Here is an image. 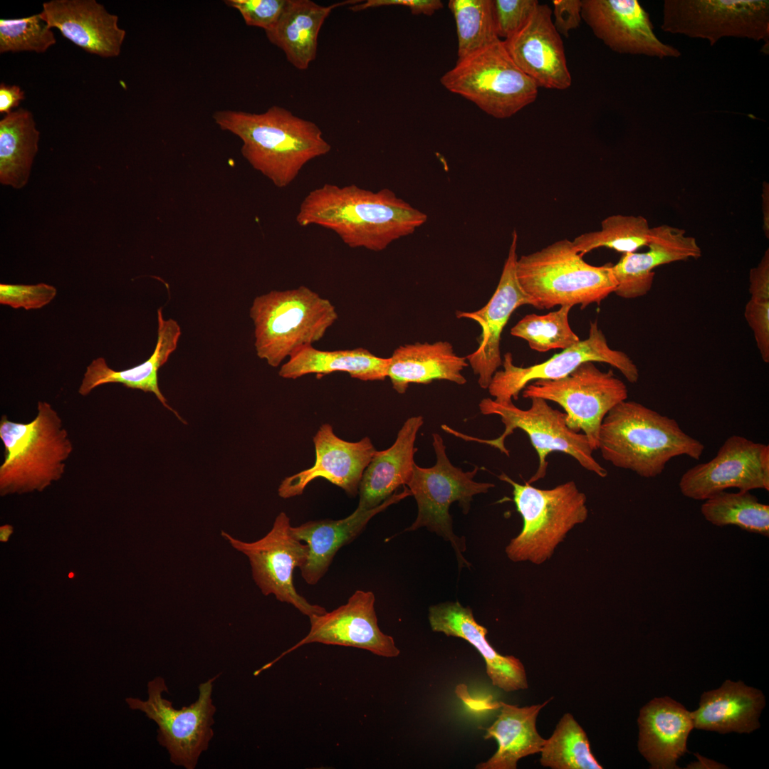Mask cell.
I'll return each mask as SVG.
<instances>
[{
  "mask_svg": "<svg viewBox=\"0 0 769 769\" xmlns=\"http://www.w3.org/2000/svg\"><path fill=\"white\" fill-rule=\"evenodd\" d=\"M428 619L434 632L461 638L483 656L492 684L506 692L528 688L525 668L513 656H503L486 639L487 629L474 619L471 609L458 601L445 602L429 608Z\"/></svg>",
  "mask_w": 769,
  "mask_h": 769,
  "instance_id": "cb8c5ba5",
  "label": "cell"
},
{
  "mask_svg": "<svg viewBox=\"0 0 769 769\" xmlns=\"http://www.w3.org/2000/svg\"><path fill=\"white\" fill-rule=\"evenodd\" d=\"M466 360L447 341L404 345L389 357L387 377L399 394L405 393L409 384H429L435 380L464 384L467 381L461 371L468 366Z\"/></svg>",
  "mask_w": 769,
  "mask_h": 769,
  "instance_id": "f546056e",
  "label": "cell"
},
{
  "mask_svg": "<svg viewBox=\"0 0 769 769\" xmlns=\"http://www.w3.org/2000/svg\"><path fill=\"white\" fill-rule=\"evenodd\" d=\"M56 43L51 28L38 14L20 19H0V53H44Z\"/></svg>",
  "mask_w": 769,
  "mask_h": 769,
  "instance_id": "ab89813d",
  "label": "cell"
},
{
  "mask_svg": "<svg viewBox=\"0 0 769 769\" xmlns=\"http://www.w3.org/2000/svg\"><path fill=\"white\" fill-rule=\"evenodd\" d=\"M219 676L200 684L197 701L180 709L174 708L172 703L162 696L168 689L162 676L148 682L147 700L132 697L125 699L130 709L142 711L157 724V740L167 750L170 761L175 765L195 768L201 754L209 748L214 736L212 726L216 712L211 699L213 683Z\"/></svg>",
  "mask_w": 769,
  "mask_h": 769,
  "instance_id": "8fae6325",
  "label": "cell"
},
{
  "mask_svg": "<svg viewBox=\"0 0 769 769\" xmlns=\"http://www.w3.org/2000/svg\"><path fill=\"white\" fill-rule=\"evenodd\" d=\"M427 219L389 189L374 192L355 184H332L309 192L295 217L300 226H322L350 248L373 251L412 234Z\"/></svg>",
  "mask_w": 769,
  "mask_h": 769,
  "instance_id": "6da1fadb",
  "label": "cell"
},
{
  "mask_svg": "<svg viewBox=\"0 0 769 769\" xmlns=\"http://www.w3.org/2000/svg\"><path fill=\"white\" fill-rule=\"evenodd\" d=\"M37 411L27 423L11 421L6 415L1 418V495L43 491L65 472V461L73 449L68 431L49 403L38 402Z\"/></svg>",
  "mask_w": 769,
  "mask_h": 769,
  "instance_id": "277c9868",
  "label": "cell"
},
{
  "mask_svg": "<svg viewBox=\"0 0 769 769\" xmlns=\"http://www.w3.org/2000/svg\"><path fill=\"white\" fill-rule=\"evenodd\" d=\"M212 117L220 129L241 140L244 159L278 188L291 184L308 162L331 150L315 123L278 105L261 113L217 110Z\"/></svg>",
  "mask_w": 769,
  "mask_h": 769,
  "instance_id": "7a4b0ae2",
  "label": "cell"
},
{
  "mask_svg": "<svg viewBox=\"0 0 769 769\" xmlns=\"http://www.w3.org/2000/svg\"><path fill=\"white\" fill-rule=\"evenodd\" d=\"M39 131L31 112L20 108L0 120V182L15 189L28 182L38 150Z\"/></svg>",
  "mask_w": 769,
  "mask_h": 769,
  "instance_id": "836d02e7",
  "label": "cell"
},
{
  "mask_svg": "<svg viewBox=\"0 0 769 769\" xmlns=\"http://www.w3.org/2000/svg\"><path fill=\"white\" fill-rule=\"evenodd\" d=\"M531 405L527 409L517 407L513 402L500 404L491 398L483 399L478 408L484 415H496L504 424L503 432L495 439H480L456 431L446 424L441 429L464 441L486 444L509 456L505 446L506 439L517 429L525 431L538 454L539 463L535 473L527 481L532 484L543 478L547 472L546 457L553 451H560L573 457L580 465L601 478L607 476V471L593 457L590 443L585 434L570 429L565 422V413L553 409L547 400L531 397Z\"/></svg>",
  "mask_w": 769,
  "mask_h": 769,
  "instance_id": "ba28073f",
  "label": "cell"
},
{
  "mask_svg": "<svg viewBox=\"0 0 769 769\" xmlns=\"http://www.w3.org/2000/svg\"><path fill=\"white\" fill-rule=\"evenodd\" d=\"M409 496L412 493L405 487L403 491L394 493L375 508L365 510L357 507L345 518L310 520L296 527L292 526L293 535L305 542L308 547L306 562L300 568L304 580L309 585L318 582L340 548L357 538L375 515Z\"/></svg>",
  "mask_w": 769,
  "mask_h": 769,
  "instance_id": "484cf974",
  "label": "cell"
},
{
  "mask_svg": "<svg viewBox=\"0 0 769 769\" xmlns=\"http://www.w3.org/2000/svg\"><path fill=\"white\" fill-rule=\"evenodd\" d=\"M424 424L421 415L409 417L399 430L394 444L374 453L364 471L359 487L357 507L371 510L380 506L413 474L417 433Z\"/></svg>",
  "mask_w": 769,
  "mask_h": 769,
  "instance_id": "83f0119b",
  "label": "cell"
},
{
  "mask_svg": "<svg viewBox=\"0 0 769 769\" xmlns=\"http://www.w3.org/2000/svg\"><path fill=\"white\" fill-rule=\"evenodd\" d=\"M56 288L46 283L0 284V303L13 308L38 309L56 296Z\"/></svg>",
  "mask_w": 769,
  "mask_h": 769,
  "instance_id": "60d3db41",
  "label": "cell"
},
{
  "mask_svg": "<svg viewBox=\"0 0 769 769\" xmlns=\"http://www.w3.org/2000/svg\"><path fill=\"white\" fill-rule=\"evenodd\" d=\"M361 1L349 0L323 6L310 0H286L276 24L265 31L266 37L284 52L295 68L306 70L316 57L318 34L331 11Z\"/></svg>",
  "mask_w": 769,
  "mask_h": 769,
  "instance_id": "4dcf8cb0",
  "label": "cell"
},
{
  "mask_svg": "<svg viewBox=\"0 0 769 769\" xmlns=\"http://www.w3.org/2000/svg\"><path fill=\"white\" fill-rule=\"evenodd\" d=\"M679 486L685 497L698 501L730 488L769 491V445L731 436L711 460L688 469Z\"/></svg>",
  "mask_w": 769,
  "mask_h": 769,
  "instance_id": "2e32d148",
  "label": "cell"
},
{
  "mask_svg": "<svg viewBox=\"0 0 769 769\" xmlns=\"http://www.w3.org/2000/svg\"><path fill=\"white\" fill-rule=\"evenodd\" d=\"M597 449L615 467L650 478L661 474L673 458L687 456L699 460L705 446L684 431L674 419L626 399L604 418Z\"/></svg>",
  "mask_w": 769,
  "mask_h": 769,
  "instance_id": "3957f363",
  "label": "cell"
},
{
  "mask_svg": "<svg viewBox=\"0 0 769 769\" xmlns=\"http://www.w3.org/2000/svg\"><path fill=\"white\" fill-rule=\"evenodd\" d=\"M458 36V58L468 56L501 40L493 15V0H450Z\"/></svg>",
  "mask_w": 769,
  "mask_h": 769,
  "instance_id": "74e56055",
  "label": "cell"
},
{
  "mask_svg": "<svg viewBox=\"0 0 769 769\" xmlns=\"http://www.w3.org/2000/svg\"><path fill=\"white\" fill-rule=\"evenodd\" d=\"M375 597L371 591L356 590L346 604L310 619L307 635L272 661L254 672L257 676L287 654L305 644L320 643L365 649L386 658L397 656L400 651L394 639L378 627L375 610Z\"/></svg>",
  "mask_w": 769,
  "mask_h": 769,
  "instance_id": "e0dca14e",
  "label": "cell"
},
{
  "mask_svg": "<svg viewBox=\"0 0 769 769\" xmlns=\"http://www.w3.org/2000/svg\"><path fill=\"white\" fill-rule=\"evenodd\" d=\"M553 24L560 33L566 37L570 31L577 28L582 20L581 0H553Z\"/></svg>",
  "mask_w": 769,
  "mask_h": 769,
  "instance_id": "f6af8a7d",
  "label": "cell"
},
{
  "mask_svg": "<svg viewBox=\"0 0 769 769\" xmlns=\"http://www.w3.org/2000/svg\"><path fill=\"white\" fill-rule=\"evenodd\" d=\"M432 446L436 457L435 464L424 468L415 463L412 476L407 485L416 500L418 512L414 522L406 530L426 528L435 533L451 543L459 567H469L470 563L463 555L466 549L465 539L453 531L450 506L458 502L463 513L467 514L474 496L487 493L495 485L474 481L478 467L464 471L454 466L447 456L440 434H432Z\"/></svg>",
  "mask_w": 769,
  "mask_h": 769,
  "instance_id": "30bf717a",
  "label": "cell"
},
{
  "mask_svg": "<svg viewBox=\"0 0 769 769\" xmlns=\"http://www.w3.org/2000/svg\"><path fill=\"white\" fill-rule=\"evenodd\" d=\"M638 725V749L652 768H677L694 728L691 712L669 697L655 698L641 708Z\"/></svg>",
  "mask_w": 769,
  "mask_h": 769,
  "instance_id": "d4e9b609",
  "label": "cell"
},
{
  "mask_svg": "<svg viewBox=\"0 0 769 769\" xmlns=\"http://www.w3.org/2000/svg\"><path fill=\"white\" fill-rule=\"evenodd\" d=\"M540 763L552 769H602L590 750L587 734L570 713H565L545 739Z\"/></svg>",
  "mask_w": 769,
  "mask_h": 769,
  "instance_id": "d590c367",
  "label": "cell"
},
{
  "mask_svg": "<svg viewBox=\"0 0 769 769\" xmlns=\"http://www.w3.org/2000/svg\"><path fill=\"white\" fill-rule=\"evenodd\" d=\"M645 252L622 254L612 266L617 281L614 293L632 299L645 295L651 290L658 266L673 262L699 258L701 249L694 237L686 236L685 230L667 224L650 229Z\"/></svg>",
  "mask_w": 769,
  "mask_h": 769,
  "instance_id": "603a6c76",
  "label": "cell"
},
{
  "mask_svg": "<svg viewBox=\"0 0 769 769\" xmlns=\"http://www.w3.org/2000/svg\"><path fill=\"white\" fill-rule=\"evenodd\" d=\"M572 308L565 305L546 315H527L511 328V334L525 340L531 349L540 352L567 349L580 341L569 324Z\"/></svg>",
  "mask_w": 769,
  "mask_h": 769,
  "instance_id": "f35d334b",
  "label": "cell"
},
{
  "mask_svg": "<svg viewBox=\"0 0 769 769\" xmlns=\"http://www.w3.org/2000/svg\"><path fill=\"white\" fill-rule=\"evenodd\" d=\"M581 16L593 33L614 52L659 58L681 52L655 34L649 14L637 0H582Z\"/></svg>",
  "mask_w": 769,
  "mask_h": 769,
  "instance_id": "d6986e66",
  "label": "cell"
},
{
  "mask_svg": "<svg viewBox=\"0 0 769 769\" xmlns=\"http://www.w3.org/2000/svg\"><path fill=\"white\" fill-rule=\"evenodd\" d=\"M522 395L558 404L565 411L567 427L576 432L582 431L595 451L604 418L615 405L627 399L628 390L612 370L601 371L595 362L588 361L565 377L530 382Z\"/></svg>",
  "mask_w": 769,
  "mask_h": 769,
  "instance_id": "7c38bea8",
  "label": "cell"
},
{
  "mask_svg": "<svg viewBox=\"0 0 769 769\" xmlns=\"http://www.w3.org/2000/svg\"><path fill=\"white\" fill-rule=\"evenodd\" d=\"M517 242L518 234L514 230L498 286L487 304L476 311L456 312L458 318L473 320L481 328L477 349L466 358L478 375V384L482 389H488L493 375L502 365L501 336L511 314L522 305H533L517 278Z\"/></svg>",
  "mask_w": 769,
  "mask_h": 769,
  "instance_id": "ac0fdd59",
  "label": "cell"
},
{
  "mask_svg": "<svg viewBox=\"0 0 769 769\" xmlns=\"http://www.w3.org/2000/svg\"><path fill=\"white\" fill-rule=\"evenodd\" d=\"M249 315L256 355L273 367L320 340L338 317L329 300L304 286L256 296Z\"/></svg>",
  "mask_w": 769,
  "mask_h": 769,
  "instance_id": "5b68a950",
  "label": "cell"
},
{
  "mask_svg": "<svg viewBox=\"0 0 769 769\" xmlns=\"http://www.w3.org/2000/svg\"><path fill=\"white\" fill-rule=\"evenodd\" d=\"M389 363V357H377L362 347L327 351L310 345L283 364L278 375L294 380L310 374L319 376L344 372L362 381H383L387 377Z\"/></svg>",
  "mask_w": 769,
  "mask_h": 769,
  "instance_id": "d6a6232c",
  "label": "cell"
},
{
  "mask_svg": "<svg viewBox=\"0 0 769 769\" xmlns=\"http://www.w3.org/2000/svg\"><path fill=\"white\" fill-rule=\"evenodd\" d=\"M503 41L516 64L539 88L565 90L571 85L563 42L547 4H539L525 24Z\"/></svg>",
  "mask_w": 769,
  "mask_h": 769,
  "instance_id": "44dd1931",
  "label": "cell"
},
{
  "mask_svg": "<svg viewBox=\"0 0 769 769\" xmlns=\"http://www.w3.org/2000/svg\"><path fill=\"white\" fill-rule=\"evenodd\" d=\"M493 15L499 38H508L528 21L540 4L536 0H493Z\"/></svg>",
  "mask_w": 769,
  "mask_h": 769,
  "instance_id": "b9f144b4",
  "label": "cell"
},
{
  "mask_svg": "<svg viewBox=\"0 0 769 769\" xmlns=\"http://www.w3.org/2000/svg\"><path fill=\"white\" fill-rule=\"evenodd\" d=\"M765 705L763 694L743 681L726 680L722 686L704 692L699 707L691 712L694 728L720 733H751Z\"/></svg>",
  "mask_w": 769,
  "mask_h": 769,
  "instance_id": "f1b7e54d",
  "label": "cell"
},
{
  "mask_svg": "<svg viewBox=\"0 0 769 769\" xmlns=\"http://www.w3.org/2000/svg\"><path fill=\"white\" fill-rule=\"evenodd\" d=\"M701 511L711 524L736 525L748 532L769 536V506L749 491H721L704 500Z\"/></svg>",
  "mask_w": 769,
  "mask_h": 769,
  "instance_id": "e575fe53",
  "label": "cell"
},
{
  "mask_svg": "<svg viewBox=\"0 0 769 769\" xmlns=\"http://www.w3.org/2000/svg\"><path fill=\"white\" fill-rule=\"evenodd\" d=\"M601 226L599 231L582 234L572 241L580 256L601 247L624 254L648 244L651 228L642 216L613 214L603 219Z\"/></svg>",
  "mask_w": 769,
  "mask_h": 769,
  "instance_id": "8d00e7d4",
  "label": "cell"
},
{
  "mask_svg": "<svg viewBox=\"0 0 769 769\" xmlns=\"http://www.w3.org/2000/svg\"><path fill=\"white\" fill-rule=\"evenodd\" d=\"M315 451L314 464L285 478L278 493L288 498L301 495L305 487L318 478L326 479L355 497L364 471L376 449L369 437L351 442L338 437L329 424L320 427L313 438Z\"/></svg>",
  "mask_w": 769,
  "mask_h": 769,
  "instance_id": "ffe728a7",
  "label": "cell"
},
{
  "mask_svg": "<svg viewBox=\"0 0 769 769\" xmlns=\"http://www.w3.org/2000/svg\"><path fill=\"white\" fill-rule=\"evenodd\" d=\"M661 28L708 41L724 37L769 39L768 0H665Z\"/></svg>",
  "mask_w": 769,
  "mask_h": 769,
  "instance_id": "4fadbf2b",
  "label": "cell"
},
{
  "mask_svg": "<svg viewBox=\"0 0 769 769\" xmlns=\"http://www.w3.org/2000/svg\"><path fill=\"white\" fill-rule=\"evenodd\" d=\"M0 530H1V541H6L8 540V538L9 537L11 533H12V527L9 525H4V526H1Z\"/></svg>",
  "mask_w": 769,
  "mask_h": 769,
  "instance_id": "f907efd6",
  "label": "cell"
},
{
  "mask_svg": "<svg viewBox=\"0 0 769 769\" xmlns=\"http://www.w3.org/2000/svg\"><path fill=\"white\" fill-rule=\"evenodd\" d=\"M181 333L178 323L172 318L165 320L162 308H159L157 310V340L152 355L144 362L120 371L110 368L103 357L93 360L86 367L78 393L86 396L100 385L120 383L127 388L153 393L165 408L172 412L182 422L186 423L167 404L158 384V371L177 349Z\"/></svg>",
  "mask_w": 769,
  "mask_h": 769,
  "instance_id": "4316f807",
  "label": "cell"
},
{
  "mask_svg": "<svg viewBox=\"0 0 769 769\" xmlns=\"http://www.w3.org/2000/svg\"><path fill=\"white\" fill-rule=\"evenodd\" d=\"M291 520L284 512L276 518L271 530L254 542H244L221 531V536L249 559L253 580L264 595H273L310 617L325 613L320 605L310 604L293 585V572L306 562L308 547L291 533Z\"/></svg>",
  "mask_w": 769,
  "mask_h": 769,
  "instance_id": "5bb4252c",
  "label": "cell"
},
{
  "mask_svg": "<svg viewBox=\"0 0 769 769\" xmlns=\"http://www.w3.org/2000/svg\"><path fill=\"white\" fill-rule=\"evenodd\" d=\"M749 293L750 299L769 300V249L760 262L749 271Z\"/></svg>",
  "mask_w": 769,
  "mask_h": 769,
  "instance_id": "7dc6e473",
  "label": "cell"
},
{
  "mask_svg": "<svg viewBox=\"0 0 769 769\" xmlns=\"http://www.w3.org/2000/svg\"><path fill=\"white\" fill-rule=\"evenodd\" d=\"M225 4L236 9L246 25L271 29L279 19L286 0H226Z\"/></svg>",
  "mask_w": 769,
  "mask_h": 769,
  "instance_id": "7bdbcfd3",
  "label": "cell"
},
{
  "mask_svg": "<svg viewBox=\"0 0 769 769\" xmlns=\"http://www.w3.org/2000/svg\"><path fill=\"white\" fill-rule=\"evenodd\" d=\"M744 317L753 331L764 362H769V300L750 299L746 303Z\"/></svg>",
  "mask_w": 769,
  "mask_h": 769,
  "instance_id": "ee69618b",
  "label": "cell"
},
{
  "mask_svg": "<svg viewBox=\"0 0 769 769\" xmlns=\"http://www.w3.org/2000/svg\"><path fill=\"white\" fill-rule=\"evenodd\" d=\"M588 361L611 365L630 383H636L639 380V370L633 360L625 352L612 349L597 322H592L587 338L563 350L543 362L525 367H518L513 364L511 353H506L502 363L503 370L495 372L488 389L495 402L507 404L513 402V399L517 400L520 392L530 382L565 377Z\"/></svg>",
  "mask_w": 769,
  "mask_h": 769,
  "instance_id": "9a60e30c",
  "label": "cell"
},
{
  "mask_svg": "<svg viewBox=\"0 0 769 769\" xmlns=\"http://www.w3.org/2000/svg\"><path fill=\"white\" fill-rule=\"evenodd\" d=\"M550 701L530 706L518 707L500 702V714L488 728L485 739L497 741L496 752L477 769H516L522 758L540 753L545 739L536 729V719L540 711Z\"/></svg>",
  "mask_w": 769,
  "mask_h": 769,
  "instance_id": "1f68e13d",
  "label": "cell"
},
{
  "mask_svg": "<svg viewBox=\"0 0 769 769\" xmlns=\"http://www.w3.org/2000/svg\"><path fill=\"white\" fill-rule=\"evenodd\" d=\"M762 206L763 214V229L766 237H769V187L766 182H763L762 194Z\"/></svg>",
  "mask_w": 769,
  "mask_h": 769,
  "instance_id": "681fc988",
  "label": "cell"
},
{
  "mask_svg": "<svg viewBox=\"0 0 769 769\" xmlns=\"http://www.w3.org/2000/svg\"><path fill=\"white\" fill-rule=\"evenodd\" d=\"M574 249L572 241L563 239L518 258L516 275L533 307L549 309L556 305L581 309L600 304L617 288L611 263H587Z\"/></svg>",
  "mask_w": 769,
  "mask_h": 769,
  "instance_id": "8992f818",
  "label": "cell"
},
{
  "mask_svg": "<svg viewBox=\"0 0 769 769\" xmlns=\"http://www.w3.org/2000/svg\"><path fill=\"white\" fill-rule=\"evenodd\" d=\"M386 6H402L410 9L412 14L431 16L443 7L440 0H368L348 7L352 11Z\"/></svg>",
  "mask_w": 769,
  "mask_h": 769,
  "instance_id": "bcb514c9",
  "label": "cell"
},
{
  "mask_svg": "<svg viewBox=\"0 0 769 769\" xmlns=\"http://www.w3.org/2000/svg\"><path fill=\"white\" fill-rule=\"evenodd\" d=\"M48 28H56L88 53L103 58L119 56L126 31L118 16L95 0H51L38 14Z\"/></svg>",
  "mask_w": 769,
  "mask_h": 769,
  "instance_id": "7402d4cb",
  "label": "cell"
},
{
  "mask_svg": "<svg viewBox=\"0 0 769 769\" xmlns=\"http://www.w3.org/2000/svg\"><path fill=\"white\" fill-rule=\"evenodd\" d=\"M498 478L513 488V501L523 520L520 533L506 548L513 562L540 565L577 525L588 517L587 497L573 481L550 489L520 484L505 473Z\"/></svg>",
  "mask_w": 769,
  "mask_h": 769,
  "instance_id": "52a82bcc",
  "label": "cell"
},
{
  "mask_svg": "<svg viewBox=\"0 0 769 769\" xmlns=\"http://www.w3.org/2000/svg\"><path fill=\"white\" fill-rule=\"evenodd\" d=\"M440 82L498 119L510 117L533 103L539 88L516 64L502 40L458 58Z\"/></svg>",
  "mask_w": 769,
  "mask_h": 769,
  "instance_id": "9c48e42d",
  "label": "cell"
},
{
  "mask_svg": "<svg viewBox=\"0 0 769 769\" xmlns=\"http://www.w3.org/2000/svg\"><path fill=\"white\" fill-rule=\"evenodd\" d=\"M25 99V93L16 85L0 84V113L8 114L13 108L19 105L20 103Z\"/></svg>",
  "mask_w": 769,
  "mask_h": 769,
  "instance_id": "c3c4849f",
  "label": "cell"
}]
</instances>
